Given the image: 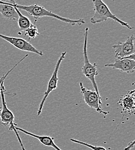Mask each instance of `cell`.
<instances>
[{
    "label": "cell",
    "instance_id": "6da1fadb",
    "mask_svg": "<svg viewBox=\"0 0 135 150\" xmlns=\"http://www.w3.org/2000/svg\"><path fill=\"white\" fill-rule=\"evenodd\" d=\"M7 2L9 5L17 8L19 10L26 12L29 15L32 16L35 19V21H36L38 19H40L41 18L48 17L57 19L63 23L69 24L71 25H75L76 24L78 25H81L85 23V21L83 19H71L64 18L58 15L57 14L52 13V12L46 9L44 7L38 4L23 5L17 4L14 0H10L9 2Z\"/></svg>",
    "mask_w": 135,
    "mask_h": 150
},
{
    "label": "cell",
    "instance_id": "7a4b0ae2",
    "mask_svg": "<svg viewBox=\"0 0 135 150\" xmlns=\"http://www.w3.org/2000/svg\"><path fill=\"white\" fill-rule=\"evenodd\" d=\"M92 1L94 7V15L90 20L92 24H96L101 23L106 21L108 19H111L120 24L121 26L129 30H132L134 28L128 23L122 21L112 13L108 5L102 0H92Z\"/></svg>",
    "mask_w": 135,
    "mask_h": 150
},
{
    "label": "cell",
    "instance_id": "3957f363",
    "mask_svg": "<svg viewBox=\"0 0 135 150\" xmlns=\"http://www.w3.org/2000/svg\"><path fill=\"white\" fill-rule=\"evenodd\" d=\"M89 35V28L86 27L84 33V42L83 46V65L82 68V72L84 76L88 79L91 83H92L94 90L97 92V93L99 95L98 88L97 87L96 76L98 75V72L97 69V64L96 63L92 64L89 59L87 56V40Z\"/></svg>",
    "mask_w": 135,
    "mask_h": 150
},
{
    "label": "cell",
    "instance_id": "277c9868",
    "mask_svg": "<svg viewBox=\"0 0 135 150\" xmlns=\"http://www.w3.org/2000/svg\"><path fill=\"white\" fill-rule=\"evenodd\" d=\"M79 87L80 93L83 96L85 103L90 108L93 109L99 113L107 115L109 112L103 110L101 108L102 105L101 97L100 95L97 94L94 90H89L85 87L82 82L79 83Z\"/></svg>",
    "mask_w": 135,
    "mask_h": 150
},
{
    "label": "cell",
    "instance_id": "5b68a950",
    "mask_svg": "<svg viewBox=\"0 0 135 150\" xmlns=\"http://www.w3.org/2000/svg\"><path fill=\"white\" fill-rule=\"evenodd\" d=\"M67 54L66 52H63L61 53L60 56L59 57L57 62L56 64L55 69L54 70V72L52 73V75L51 76L48 83V86L47 88V90L45 91L43 95V97L39 105V108L37 112V115L39 116L40 114L42 112V110L44 105L45 102L46 101L47 98L49 96L50 94L54 90L57 89L58 88V72L59 69L60 65L62 62V61L65 58V57Z\"/></svg>",
    "mask_w": 135,
    "mask_h": 150
},
{
    "label": "cell",
    "instance_id": "8992f818",
    "mask_svg": "<svg viewBox=\"0 0 135 150\" xmlns=\"http://www.w3.org/2000/svg\"><path fill=\"white\" fill-rule=\"evenodd\" d=\"M0 38L8 42L16 48L21 51L34 53L39 56H43V53L35 47L29 40H26L21 38L12 37L0 34Z\"/></svg>",
    "mask_w": 135,
    "mask_h": 150
},
{
    "label": "cell",
    "instance_id": "52a82bcc",
    "mask_svg": "<svg viewBox=\"0 0 135 150\" xmlns=\"http://www.w3.org/2000/svg\"><path fill=\"white\" fill-rule=\"evenodd\" d=\"M135 37L132 35L127 38L125 42H119L112 46L115 50L116 58H122L133 54H135Z\"/></svg>",
    "mask_w": 135,
    "mask_h": 150
},
{
    "label": "cell",
    "instance_id": "ba28073f",
    "mask_svg": "<svg viewBox=\"0 0 135 150\" xmlns=\"http://www.w3.org/2000/svg\"><path fill=\"white\" fill-rule=\"evenodd\" d=\"M105 67L118 69L122 72L132 74L135 72V61L128 58H116L113 63L106 64Z\"/></svg>",
    "mask_w": 135,
    "mask_h": 150
},
{
    "label": "cell",
    "instance_id": "9c48e42d",
    "mask_svg": "<svg viewBox=\"0 0 135 150\" xmlns=\"http://www.w3.org/2000/svg\"><path fill=\"white\" fill-rule=\"evenodd\" d=\"M135 90L129 91L122 96L117 102V105L122 108V112H128L129 114L135 112Z\"/></svg>",
    "mask_w": 135,
    "mask_h": 150
},
{
    "label": "cell",
    "instance_id": "30bf717a",
    "mask_svg": "<svg viewBox=\"0 0 135 150\" xmlns=\"http://www.w3.org/2000/svg\"><path fill=\"white\" fill-rule=\"evenodd\" d=\"M15 128L17 131L21 132L23 133H25L27 135H28L29 136L35 137V139H38L39 142L43 145L47 146V147H51L55 150H62L59 147H58L55 143H54V138L53 137H51L50 136L48 135H43V136H39L35 134H34L31 132L27 131L25 129H23L22 128H20L19 127H17L16 125Z\"/></svg>",
    "mask_w": 135,
    "mask_h": 150
},
{
    "label": "cell",
    "instance_id": "8fae6325",
    "mask_svg": "<svg viewBox=\"0 0 135 150\" xmlns=\"http://www.w3.org/2000/svg\"><path fill=\"white\" fill-rule=\"evenodd\" d=\"M0 13L8 20H17L19 18L15 8L9 5L6 0H0Z\"/></svg>",
    "mask_w": 135,
    "mask_h": 150
},
{
    "label": "cell",
    "instance_id": "7c38bea8",
    "mask_svg": "<svg viewBox=\"0 0 135 150\" xmlns=\"http://www.w3.org/2000/svg\"><path fill=\"white\" fill-rule=\"evenodd\" d=\"M15 9L18 14V16H19V18L17 19V22H18V25L19 27L20 32H19L18 34L19 35H21L22 31H25L33 23L31 22V21L28 18H27V17L24 16L22 14H21L19 9H17L16 7H15Z\"/></svg>",
    "mask_w": 135,
    "mask_h": 150
},
{
    "label": "cell",
    "instance_id": "4fadbf2b",
    "mask_svg": "<svg viewBox=\"0 0 135 150\" xmlns=\"http://www.w3.org/2000/svg\"><path fill=\"white\" fill-rule=\"evenodd\" d=\"M24 33L25 36L28 37V40L31 38H35L36 36L40 35L37 27L34 24H32L29 27H28L24 31Z\"/></svg>",
    "mask_w": 135,
    "mask_h": 150
},
{
    "label": "cell",
    "instance_id": "5bb4252c",
    "mask_svg": "<svg viewBox=\"0 0 135 150\" xmlns=\"http://www.w3.org/2000/svg\"><path fill=\"white\" fill-rule=\"evenodd\" d=\"M70 141L74 143H77L79 144L84 146H86L92 150H106L105 149V148H104V147H101V146H93L91 144H89V143H86L81 141H79L78 140H76L74 139H70Z\"/></svg>",
    "mask_w": 135,
    "mask_h": 150
},
{
    "label": "cell",
    "instance_id": "9a60e30c",
    "mask_svg": "<svg viewBox=\"0 0 135 150\" xmlns=\"http://www.w3.org/2000/svg\"><path fill=\"white\" fill-rule=\"evenodd\" d=\"M28 57V54H26L25 56L24 57H23L18 62H17L16 64H15V66H13L5 75H3V76H2V77L0 79V94H1V86H2V84L4 83V81H5V79H6V77L8 76V75H9L16 67H17V65L20 64L24 59H25L27 57Z\"/></svg>",
    "mask_w": 135,
    "mask_h": 150
},
{
    "label": "cell",
    "instance_id": "2e32d148",
    "mask_svg": "<svg viewBox=\"0 0 135 150\" xmlns=\"http://www.w3.org/2000/svg\"><path fill=\"white\" fill-rule=\"evenodd\" d=\"M134 145H135V140H133L132 142L128 143V146L125 147L124 150H130L134 147Z\"/></svg>",
    "mask_w": 135,
    "mask_h": 150
},
{
    "label": "cell",
    "instance_id": "e0dca14e",
    "mask_svg": "<svg viewBox=\"0 0 135 150\" xmlns=\"http://www.w3.org/2000/svg\"><path fill=\"white\" fill-rule=\"evenodd\" d=\"M0 111H1V110H0ZM0 126H5V124L2 122L1 120V117H0Z\"/></svg>",
    "mask_w": 135,
    "mask_h": 150
},
{
    "label": "cell",
    "instance_id": "ac0fdd59",
    "mask_svg": "<svg viewBox=\"0 0 135 150\" xmlns=\"http://www.w3.org/2000/svg\"><path fill=\"white\" fill-rule=\"evenodd\" d=\"M1 107H0V110H1Z\"/></svg>",
    "mask_w": 135,
    "mask_h": 150
}]
</instances>
